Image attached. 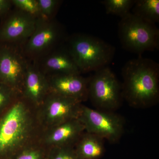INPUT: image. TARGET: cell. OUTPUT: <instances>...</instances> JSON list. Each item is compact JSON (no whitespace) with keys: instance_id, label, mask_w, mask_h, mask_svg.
Here are the masks:
<instances>
[{"instance_id":"19","label":"cell","mask_w":159,"mask_h":159,"mask_svg":"<svg viewBox=\"0 0 159 159\" xmlns=\"http://www.w3.org/2000/svg\"><path fill=\"white\" fill-rule=\"evenodd\" d=\"M48 159H80L74 146H57L50 148Z\"/></svg>"},{"instance_id":"1","label":"cell","mask_w":159,"mask_h":159,"mask_svg":"<svg viewBox=\"0 0 159 159\" xmlns=\"http://www.w3.org/2000/svg\"><path fill=\"white\" fill-rule=\"evenodd\" d=\"M122 96L136 108L150 107L159 99V65L139 55L127 61L122 69Z\"/></svg>"},{"instance_id":"8","label":"cell","mask_w":159,"mask_h":159,"mask_svg":"<svg viewBox=\"0 0 159 159\" xmlns=\"http://www.w3.org/2000/svg\"><path fill=\"white\" fill-rule=\"evenodd\" d=\"M29 61L20 47L0 43V83L22 95Z\"/></svg>"},{"instance_id":"12","label":"cell","mask_w":159,"mask_h":159,"mask_svg":"<svg viewBox=\"0 0 159 159\" xmlns=\"http://www.w3.org/2000/svg\"><path fill=\"white\" fill-rule=\"evenodd\" d=\"M50 93L73 98L82 102L88 99L89 77L81 74H57L47 77Z\"/></svg>"},{"instance_id":"6","label":"cell","mask_w":159,"mask_h":159,"mask_svg":"<svg viewBox=\"0 0 159 159\" xmlns=\"http://www.w3.org/2000/svg\"><path fill=\"white\" fill-rule=\"evenodd\" d=\"M88 99L99 110L112 112L121 105L123 99L122 85L108 66L89 77Z\"/></svg>"},{"instance_id":"10","label":"cell","mask_w":159,"mask_h":159,"mask_svg":"<svg viewBox=\"0 0 159 159\" xmlns=\"http://www.w3.org/2000/svg\"><path fill=\"white\" fill-rule=\"evenodd\" d=\"M1 19L0 43L20 47L33 33L37 19L15 8Z\"/></svg>"},{"instance_id":"17","label":"cell","mask_w":159,"mask_h":159,"mask_svg":"<svg viewBox=\"0 0 159 159\" xmlns=\"http://www.w3.org/2000/svg\"><path fill=\"white\" fill-rule=\"evenodd\" d=\"M135 0H103L100 2L105 7L107 14L124 17L129 13L134 4Z\"/></svg>"},{"instance_id":"5","label":"cell","mask_w":159,"mask_h":159,"mask_svg":"<svg viewBox=\"0 0 159 159\" xmlns=\"http://www.w3.org/2000/svg\"><path fill=\"white\" fill-rule=\"evenodd\" d=\"M68 36L65 27L56 18L48 20L39 18L21 49L29 61L34 62L64 43Z\"/></svg>"},{"instance_id":"22","label":"cell","mask_w":159,"mask_h":159,"mask_svg":"<svg viewBox=\"0 0 159 159\" xmlns=\"http://www.w3.org/2000/svg\"><path fill=\"white\" fill-rule=\"evenodd\" d=\"M20 95L8 86L0 83V111L7 107Z\"/></svg>"},{"instance_id":"14","label":"cell","mask_w":159,"mask_h":159,"mask_svg":"<svg viewBox=\"0 0 159 159\" xmlns=\"http://www.w3.org/2000/svg\"><path fill=\"white\" fill-rule=\"evenodd\" d=\"M84 131V125L79 118L70 119L49 129L45 142L50 148L74 146Z\"/></svg>"},{"instance_id":"4","label":"cell","mask_w":159,"mask_h":159,"mask_svg":"<svg viewBox=\"0 0 159 159\" xmlns=\"http://www.w3.org/2000/svg\"><path fill=\"white\" fill-rule=\"evenodd\" d=\"M118 37L122 48L126 51L142 55L146 51L159 48V29L148 22L129 13L118 24Z\"/></svg>"},{"instance_id":"21","label":"cell","mask_w":159,"mask_h":159,"mask_svg":"<svg viewBox=\"0 0 159 159\" xmlns=\"http://www.w3.org/2000/svg\"><path fill=\"white\" fill-rule=\"evenodd\" d=\"M11 2L13 8L36 19L39 18L40 11L37 0H11Z\"/></svg>"},{"instance_id":"16","label":"cell","mask_w":159,"mask_h":159,"mask_svg":"<svg viewBox=\"0 0 159 159\" xmlns=\"http://www.w3.org/2000/svg\"><path fill=\"white\" fill-rule=\"evenodd\" d=\"M132 14L148 22H159V0H135Z\"/></svg>"},{"instance_id":"18","label":"cell","mask_w":159,"mask_h":159,"mask_svg":"<svg viewBox=\"0 0 159 159\" xmlns=\"http://www.w3.org/2000/svg\"><path fill=\"white\" fill-rule=\"evenodd\" d=\"M40 11V18L51 20L55 19L62 3L61 0H37Z\"/></svg>"},{"instance_id":"23","label":"cell","mask_w":159,"mask_h":159,"mask_svg":"<svg viewBox=\"0 0 159 159\" xmlns=\"http://www.w3.org/2000/svg\"><path fill=\"white\" fill-rule=\"evenodd\" d=\"M12 7L11 0H0V18L2 17Z\"/></svg>"},{"instance_id":"15","label":"cell","mask_w":159,"mask_h":159,"mask_svg":"<svg viewBox=\"0 0 159 159\" xmlns=\"http://www.w3.org/2000/svg\"><path fill=\"white\" fill-rule=\"evenodd\" d=\"M74 148L80 159H99L105 152L104 139L86 131L78 139Z\"/></svg>"},{"instance_id":"9","label":"cell","mask_w":159,"mask_h":159,"mask_svg":"<svg viewBox=\"0 0 159 159\" xmlns=\"http://www.w3.org/2000/svg\"><path fill=\"white\" fill-rule=\"evenodd\" d=\"M83 104L77 99L49 93L39 107L40 120L50 129L70 119L79 118Z\"/></svg>"},{"instance_id":"20","label":"cell","mask_w":159,"mask_h":159,"mask_svg":"<svg viewBox=\"0 0 159 159\" xmlns=\"http://www.w3.org/2000/svg\"><path fill=\"white\" fill-rule=\"evenodd\" d=\"M48 151L39 146L29 145L11 159H48Z\"/></svg>"},{"instance_id":"3","label":"cell","mask_w":159,"mask_h":159,"mask_svg":"<svg viewBox=\"0 0 159 159\" xmlns=\"http://www.w3.org/2000/svg\"><path fill=\"white\" fill-rule=\"evenodd\" d=\"M65 44L81 74L95 72L108 66L116 54V48L112 45L84 33L68 35Z\"/></svg>"},{"instance_id":"11","label":"cell","mask_w":159,"mask_h":159,"mask_svg":"<svg viewBox=\"0 0 159 159\" xmlns=\"http://www.w3.org/2000/svg\"><path fill=\"white\" fill-rule=\"evenodd\" d=\"M33 62L46 77L57 74H81L65 43Z\"/></svg>"},{"instance_id":"2","label":"cell","mask_w":159,"mask_h":159,"mask_svg":"<svg viewBox=\"0 0 159 159\" xmlns=\"http://www.w3.org/2000/svg\"><path fill=\"white\" fill-rule=\"evenodd\" d=\"M31 104L20 95L0 111V159H11L29 145L34 126Z\"/></svg>"},{"instance_id":"13","label":"cell","mask_w":159,"mask_h":159,"mask_svg":"<svg viewBox=\"0 0 159 159\" xmlns=\"http://www.w3.org/2000/svg\"><path fill=\"white\" fill-rule=\"evenodd\" d=\"M49 93L47 77L40 71L34 63L29 61L22 95L34 106L39 107Z\"/></svg>"},{"instance_id":"7","label":"cell","mask_w":159,"mask_h":159,"mask_svg":"<svg viewBox=\"0 0 159 159\" xmlns=\"http://www.w3.org/2000/svg\"><path fill=\"white\" fill-rule=\"evenodd\" d=\"M79 119L85 131L111 143L119 142L124 132V120L112 111L93 109L83 105Z\"/></svg>"}]
</instances>
